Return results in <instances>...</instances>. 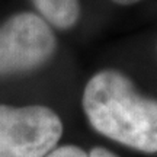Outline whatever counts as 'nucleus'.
I'll return each instance as SVG.
<instances>
[{"label":"nucleus","instance_id":"obj_2","mask_svg":"<svg viewBox=\"0 0 157 157\" xmlns=\"http://www.w3.org/2000/svg\"><path fill=\"white\" fill-rule=\"evenodd\" d=\"M61 132V119L50 108L0 105V157H44Z\"/></svg>","mask_w":157,"mask_h":157},{"label":"nucleus","instance_id":"obj_6","mask_svg":"<svg viewBox=\"0 0 157 157\" xmlns=\"http://www.w3.org/2000/svg\"><path fill=\"white\" fill-rule=\"evenodd\" d=\"M118 5H124V6H128V5H134V3H138L140 0H112Z\"/></svg>","mask_w":157,"mask_h":157},{"label":"nucleus","instance_id":"obj_5","mask_svg":"<svg viewBox=\"0 0 157 157\" xmlns=\"http://www.w3.org/2000/svg\"><path fill=\"white\" fill-rule=\"evenodd\" d=\"M44 157H118L112 151H109L103 147H95L92 148L90 153H86L80 147L76 146H61L52 148L47 156Z\"/></svg>","mask_w":157,"mask_h":157},{"label":"nucleus","instance_id":"obj_4","mask_svg":"<svg viewBox=\"0 0 157 157\" xmlns=\"http://www.w3.org/2000/svg\"><path fill=\"white\" fill-rule=\"evenodd\" d=\"M44 21L60 29L71 28L78 21V0H32Z\"/></svg>","mask_w":157,"mask_h":157},{"label":"nucleus","instance_id":"obj_3","mask_svg":"<svg viewBox=\"0 0 157 157\" xmlns=\"http://www.w3.org/2000/svg\"><path fill=\"white\" fill-rule=\"evenodd\" d=\"M56 48V35L42 17L17 13L0 28V74L34 70L50 60Z\"/></svg>","mask_w":157,"mask_h":157},{"label":"nucleus","instance_id":"obj_1","mask_svg":"<svg viewBox=\"0 0 157 157\" xmlns=\"http://www.w3.org/2000/svg\"><path fill=\"white\" fill-rule=\"evenodd\" d=\"M83 109L98 132L135 150L156 153V102L141 96L119 71L105 70L90 78L83 92Z\"/></svg>","mask_w":157,"mask_h":157}]
</instances>
